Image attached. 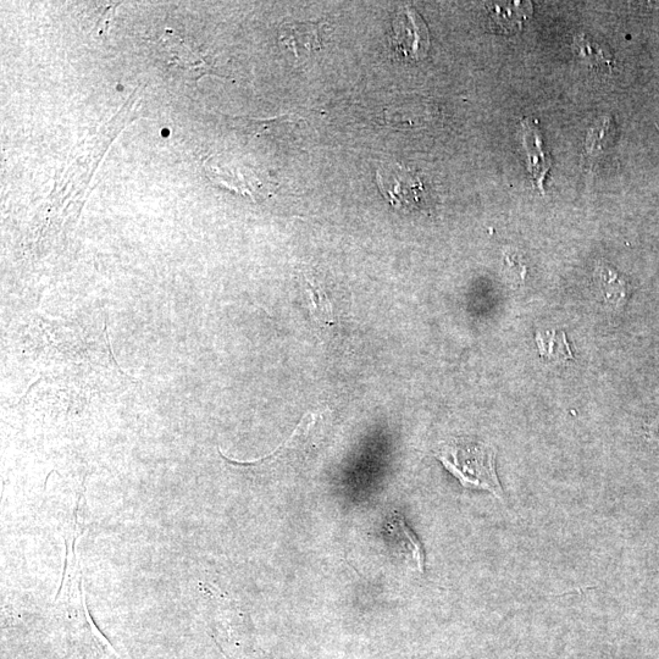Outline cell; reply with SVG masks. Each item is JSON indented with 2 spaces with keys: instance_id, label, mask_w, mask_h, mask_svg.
Wrapping results in <instances>:
<instances>
[{
  "instance_id": "cell-4",
  "label": "cell",
  "mask_w": 659,
  "mask_h": 659,
  "mask_svg": "<svg viewBox=\"0 0 659 659\" xmlns=\"http://www.w3.org/2000/svg\"><path fill=\"white\" fill-rule=\"evenodd\" d=\"M523 147L528 157V171L533 176L535 186L545 193V182L552 168L550 153L546 151L537 121L525 119L522 121Z\"/></svg>"
},
{
  "instance_id": "cell-11",
  "label": "cell",
  "mask_w": 659,
  "mask_h": 659,
  "mask_svg": "<svg viewBox=\"0 0 659 659\" xmlns=\"http://www.w3.org/2000/svg\"><path fill=\"white\" fill-rule=\"evenodd\" d=\"M614 132L616 126L609 118H603L601 121L592 127L589 136H587L586 147L592 154H597L605 151V149L612 145L614 140Z\"/></svg>"
},
{
  "instance_id": "cell-2",
  "label": "cell",
  "mask_w": 659,
  "mask_h": 659,
  "mask_svg": "<svg viewBox=\"0 0 659 659\" xmlns=\"http://www.w3.org/2000/svg\"><path fill=\"white\" fill-rule=\"evenodd\" d=\"M391 46L408 60H422L430 49L428 26L418 11L403 7L392 21Z\"/></svg>"
},
{
  "instance_id": "cell-9",
  "label": "cell",
  "mask_w": 659,
  "mask_h": 659,
  "mask_svg": "<svg viewBox=\"0 0 659 659\" xmlns=\"http://www.w3.org/2000/svg\"><path fill=\"white\" fill-rule=\"evenodd\" d=\"M574 52L587 65L600 68V66L612 65L613 57L607 47L592 40L586 35H579L574 38Z\"/></svg>"
},
{
  "instance_id": "cell-8",
  "label": "cell",
  "mask_w": 659,
  "mask_h": 659,
  "mask_svg": "<svg viewBox=\"0 0 659 659\" xmlns=\"http://www.w3.org/2000/svg\"><path fill=\"white\" fill-rule=\"evenodd\" d=\"M387 531L392 537H395L398 544L404 551L412 557L420 573L424 572V552L423 547L420 545L417 536L412 533L409 526L404 520L403 515L395 513L391 515L389 523H387Z\"/></svg>"
},
{
  "instance_id": "cell-5",
  "label": "cell",
  "mask_w": 659,
  "mask_h": 659,
  "mask_svg": "<svg viewBox=\"0 0 659 659\" xmlns=\"http://www.w3.org/2000/svg\"><path fill=\"white\" fill-rule=\"evenodd\" d=\"M486 5L491 26L495 31L508 35L522 30L524 22L533 15V4L530 2H497Z\"/></svg>"
},
{
  "instance_id": "cell-12",
  "label": "cell",
  "mask_w": 659,
  "mask_h": 659,
  "mask_svg": "<svg viewBox=\"0 0 659 659\" xmlns=\"http://www.w3.org/2000/svg\"><path fill=\"white\" fill-rule=\"evenodd\" d=\"M601 284L603 290H606L608 298H617V302H623V298L627 295V284L623 279H620L616 271L611 268L601 269Z\"/></svg>"
},
{
  "instance_id": "cell-7",
  "label": "cell",
  "mask_w": 659,
  "mask_h": 659,
  "mask_svg": "<svg viewBox=\"0 0 659 659\" xmlns=\"http://www.w3.org/2000/svg\"><path fill=\"white\" fill-rule=\"evenodd\" d=\"M165 52L170 55V65L179 66L191 73H208L209 64L204 62L202 55L193 53L190 47L182 43L179 37L173 31H166L162 41Z\"/></svg>"
},
{
  "instance_id": "cell-10",
  "label": "cell",
  "mask_w": 659,
  "mask_h": 659,
  "mask_svg": "<svg viewBox=\"0 0 659 659\" xmlns=\"http://www.w3.org/2000/svg\"><path fill=\"white\" fill-rule=\"evenodd\" d=\"M308 296H309V309L312 318L317 321V324L326 328L334 323V315H332V307L329 296L326 295L325 290L312 280H307Z\"/></svg>"
},
{
  "instance_id": "cell-6",
  "label": "cell",
  "mask_w": 659,
  "mask_h": 659,
  "mask_svg": "<svg viewBox=\"0 0 659 659\" xmlns=\"http://www.w3.org/2000/svg\"><path fill=\"white\" fill-rule=\"evenodd\" d=\"M280 42L291 49L296 57L303 53L317 51L321 44L320 26L313 22L287 20L281 26Z\"/></svg>"
},
{
  "instance_id": "cell-3",
  "label": "cell",
  "mask_w": 659,
  "mask_h": 659,
  "mask_svg": "<svg viewBox=\"0 0 659 659\" xmlns=\"http://www.w3.org/2000/svg\"><path fill=\"white\" fill-rule=\"evenodd\" d=\"M376 184L386 201L397 209L417 207L424 191L418 175L396 163L381 164L376 171Z\"/></svg>"
},
{
  "instance_id": "cell-1",
  "label": "cell",
  "mask_w": 659,
  "mask_h": 659,
  "mask_svg": "<svg viewBox=\"0 0 659 659\" xmlns=\"http://www.w3.org/2000/svg\"><path fill=\"white\" fill-rule=\"evenodd\" d=\"M436 457L465 489L489 491L503 500L494 447L480 441H453L442 445Z\"/></svg>"
}]
</instances>
